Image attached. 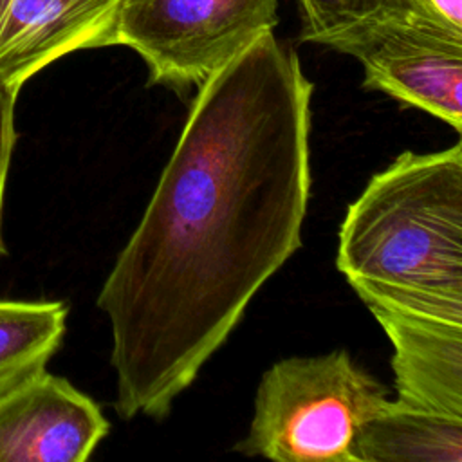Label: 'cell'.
I'll return each instance as SVG.
<instances>
[{
  "label": "cell",
  "mask_w": 462,
  "mask_h": 462,
  "mask_svg": "<svg viewBox=\"0 0 462 462\" xmlns=\"http://www.w3.org/2000/svg\"><path fill=\"white\" fill-rule=\"evenodd\" d=\"M108 430L88 395L47 370L0 397V462H85Z\"/></svg>",
  "instance_id": "cell-6"
},
{
  "label": "cell",
  "mask_w": 462,
  "mask_h": 462,
  "mask_svg": "<svg viewBox=\"0 0 462 462\" xmlns=\"http://www.w3.org/2000/svg\"><path fill=\"white\" fill-rule=\"evenodd\" d=\"M386 399L345 348L289 357L262 375L249 433L235 449L278 462H356L357 435Z\"/></svg>",
  "instance_id": "cell-3"
},
{
  "label": "cell",
  "mask_w": 462,
  "mask_h": 462,
  "mask_svg": "<svg viewBox=\"0 0 462 462\" xmlns=\"http://www.w3.org/2000/svg\"><path fill=\"white\" fill-rule=\"evenodd\" d=\"M117 0H0V79L16 94L47 65L108 45Z\"/></svg>",
  "instance_id": "cell-7"
},
{
  "label": "cell",
  "mask_w": 462,
  "mask_h": 462,
  "mask_svg": "<svg viewBox=\"0 0 462 462\" xmlns=\"http://www.w3.org/2000/svg\"><path fill=\"white\" fill-rule=\"evenodd\" d=\"M303 13L301 40L330 47L337 38L377 16L395 0H298Z\"/></svg>",
  "instance_id": "cell-11"
},
{
  "label": "cell",
  "mask_w": 462,
  "mask_h": 462,
  "mask_svg": "<svg viewBox=\"0 0 462 462\" xmlns=\"http://www.w3.org/2000/svg\"><path fill=\"white\" fill-rule=\"evenodd\" d=\"M18 94L11 90L0 79V256L7 254L4 229H2V217H4V199H5V186L7 175L11 168V157L16 144V130H14V105Z\"/></svg>",
  "instance_id": "cell-12"
},
{
  "label": "cell",
  "mask_w": 462,
  "mask_h": 462,
  "mask_svg": "<svg viewBox=\"0 0 462 462\" xmlns=\"http://www.w3.org/2000/svg\"><path fill=\"white\" fill-rule=\"evenodd\" d=\"M336 265L368 309L462 325V144L377 171L345 213Z\"/></svg>",
  "instance_id": "cell-2"
},
{
  "label": "cell",
  "mask_w": 462,
  "mask_h": 462,
  "mask_svg": "<svg viewBox=\"0 0 462 462\" xmlns=\"http://www.w3.org/2000/svg\"><path fill=\"white\" fill-rule=\"evenodd\" d=\"M388 336L397 401L462 417V325L370 309Z\"/></svg>",
  "instance_id": "cell-8"
},
{
  "label": "cell",
  "mask_w": 462,
  "mask_h": 462,
  "mask_svg": "<svg viewBox=\"0 0 462 462\" xmlns=\"http://www.w3.org/2000/svg\"><path fill=\"white\" fill-rule=\"evenodd\" d=\"M312 90L274 31L197 87L96 301L110 319L123 419L162 420L253 296L301 247Z\"/></svg>",
  "instance_id": "cell-1"
},
{
  "label": "cell",
  "mask_w": 462,
  "mask_h": 462,
  "mask_svg": "<svg viewBox=\"0 0 462 462\" xmlns=\"http://www.w3.org/2000/svg\"><path fill=\"white\" fill-rule=\"evenodd\" d=\"M354 455L356 462H462V417L386 399L361 428Z\"/></svg>",
  "instance_id": "cell-9"
},
{
  "label": "cell",
  "mask_w": 462,
  "mask_h": 462,
  "mask_svg": "<svg viewBox=\"0 0 462 462\" xmlns=\"http://www.w3.org/2000/svg\"><path fill=\"white\" fill-rule=\"evenodd\" d=\"M330 49L363 65L365 88L384 92L462 132V31L406 7H388Z\"/></svg>",
  "instance_id": "cell-5"
},
{
  "label": "cell",
  "mask_w": 462,
  "mask_h": 462,
  "mask_svg": "<svg viewBox=\"0 0 462 462\" xmlns=\"http://www.w3.org/2000/svg\"><path fill=\"white\" fill-rule=\"evenodd\" d=\"M63 301L0 300V397L45 370L67 325Z\"/></svg>",
  "instance_id": "cell-10"
},
{
  "label": "cell",
  "mask_w": 462,
  "mask_h": 462,
  "mask_svg": "<svg viewBox=\"0 0 462 462\" xmlns=\"http://www.w3.org/2000/svg\"><path fill=\"white\" fill-rule=\"evenodd\" d=\"M395 4L431 22L462 31V0H395Z\"/></svg>",
  "instance_id": "cell-13"
},
{
  "label": "cell",
  "mask_w": 462,
  "mask_h": 462,
  "mask_svg": "<svg viewBox=\"0 0 462 462\" xmlns=\"http://www.w3.org/2000/svg\"><path fill=\"white\" fill-rule=\"evenodd\" d=\"M278 23V0H117L108 45L135 51L150 83L199 87Z\"/></svg>",
  "instance_id": "cell-4"
}]
</instances>
